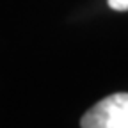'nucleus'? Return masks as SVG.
Segmentation results:
<instances>
[{"label": "nucleus", "mask_w": 128, "mask_h": 128, "mask_svg": "<svg viewBox=\"0 0 128 128\" xmlns=\"http://www.w3.org/2000/svg\"><path fill=\"white\" fill-rule=\"evenodd\" d=\"M84 128H128V92L110 94L92 105L80 119Z\"/></svg>", "instance_id": "obj_1"}, {"label": "nucleus", "mask_w": 128, "mask_h": 128, "mask_svg": "<svg viewBox=\"0 0 128 128\" xmlns=\"http://www.w3.org/2000/svg\"><path fill=\"white\" fill-rule=\"evenodd\" d=\"M108 6L114 11H126L128 9V0H108Z\"/></svg>", "instance_id": "obj_2"}]
</instances>
